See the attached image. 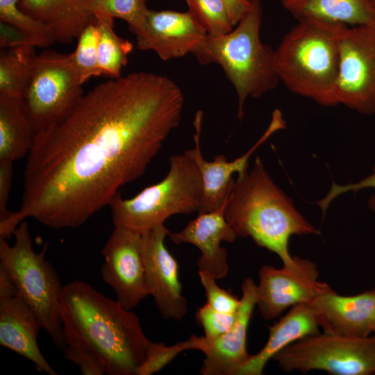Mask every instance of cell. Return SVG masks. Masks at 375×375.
<instances>
[{"label": "cell", "mask_w": 375, "mask_h": 375, "mask_svg": "<svg viewBox=\"0 0 375 375\" xmlns=\"http://www.w3.org/2000/svg\"><path fill=\"white\" fill-rule=\"evenodd\" d=\"M224 213L238 238H251L285 266L296 265L289 251L292 235H320L274 183L258 156L251 169L234 181Z\"/></svg>", "instance_id": "cell-3"}, {"label": "cell", "mask_w": 375, "mask_h": 375, "mask_svg": "<svg viewBox=\"0 0 375 375\" xmlns=\"http://www.w3.org/2000/svg\"><path fill=\"white\" fill-rule=\"evenodd\" d=\"M184 96L169 78L134 72L101 83L71 113L35 135L19 208L0 223L10 238L33 218L53 228L83 224L142 176L180 124Z\"/></svg>", "instance_id": "cell-1"}, {"label": "cell", "mask_w": 375, "mask_h": 375, "mask_svg": "<svg viewBox=\"0 0 375 375\" xmlns=\"http://www.w3.org/2000/svg\"><path fill=\"white\" fill-rule=\"evenodd\" d=\"M82 85L72 53L47 49L35 55L22 101L35 135L71 113L83 95Z\"/></svg>", "instance_id": "cell-8"}, {"label": "cell", "mask_w": 375, "mask_h": 375, "mask_svg": "<svg viewBox=\"0 0 375 375\" xmlns=\"http://www.w3.org/2000/svg\"><path fill=\"white\" fill-rule=\"evenodd\" d=\"M236 312H219L206 303L199 308L196 317L204 331V337L215 339L226 333L232 327L235 320Z\"/></svg>", "instance_id": "cell-33"}, {"label": "cell", "mask_w": 375, "mask_h": 375, "mask_svg": "<svg viewBox=\"0 0 375 375\" xmlns=\"http://www.w3.org/2000/svg\"><path fill=\"white\" fill-rule=\"evenodd\" d=\"M13 235L15 242L12 246L0 238V265L15 284L17 297L31 308L42 329L55 346L62 350L65 346L62 317L64 285L53 267L44 258L47 245L39 253L34 251L26 222L19 224Z\"/></svg>", "instance_id": "cell-7"}, {"label": "cell", "mask_w": 375, "mask_h": 375, "mask_svg": "<svg viewBox=\"0 0 375 375\" xmlns=\"http://www.w3.org/2000/svg\"><path fill=\"white\" fill-rule=\"evenodd\" d=\"M202 117L203 112L199 110L194 119V147L184 152L196 164L202 178L203 198L198 213L212 211L222 206L228 199L233 185V175L238 174L239 176L247 171L249 160L256 149L273 133L285 126L281 112L276 110L267 129L247 152L231 161L222 154L215 156L213 160L208 161L204 158L201 151Z\"/></svg>", "instance_id": "cell-14"}, {"label": "cell", "mask_w": 375, "mask_h": 375, "mask_svg": "<svg viewBox=\"0 0 375 375\" xmlns=\"http://www.w3.org/2000/svg\"><path fill=\"white\" fill-rule=\"evenodd\" d=\"M99 35V19L94 17L79 35L76 49L72 53L82 84L91 77L101 76L98 67Z\"/></svg>", "instance_id": "cell-27"}, {"label": "cell", "mask_w": 375, "mask_h": 375, "mask_svg": "<svg viewBox=\"0 0 375 375\" xmlns=\"http://www.w3.org/2000/svg\"><path fill=\"white\" fill-rule=\"evenodd\" d=\"M241 289V302L232 327L215 339L202 336L201 351L205 358L200 372L203 375H233L251 356L247 351V334L256 306L257 285L247 277Z\"/></svg>", "instance_id": "cell-17"}, {"label": "cell", "mask_w": 375, "mask_h": 375, "mask_svg": "<svg viewBox=\"0 0 375 375\" xmlns=\"http://www.w3.org/2000/svg\"><path fill=\"white\" fill-rule=\"evenodd\" d=\"M135 38L139 49L153 51L169 60L190 53L197 59L208 34L188 11L149 10L145 29Z\"/></svg>", "instance_id": "cell-15"}, {"label": "cell", "mask_w": 375, "mask_h": 375, "mask_svg": "<svg viewBox=\"0 0 375 375\" xmlns=\"http://www.w3.org/2000/svg\"><path fill=\"white\" fill-rule=\"evenodd\" d=\"M13 162H0V223L5 221L11 211L8 209V203L13 175Z\"/></svg>", "instance_id": "cell-35"}, {"label": "cell", "mask_w": 375, "mask_h": 375, "mask_svg": "<svg viewBox=\"0 0 375 375\" xmlns=\"http://www.w3.org/2000/svg\"><path fill=\"white\" fill-rule=\"evenodd\" d=\"M323 332L351 338L368 337L375 329V288L343 296L331 287L310 303Z\"/></svg>", "instance_id": "cell-16"}, {"label": "cell", "mask_w": 375, "mask_h": 375, "mask_svg": "<svg viewBox=\"0 0 375 375\" xmlns=\"http://www.w3.org/2000/svg\"><path fill=\"white\" fill-rule=\"evenodd\" d=\"M147 0H92L91 10L94 16L119 18L128 24L135 35L146 28L149 10Z\"/></svg>", "instance_id": "cell-26"}, {"label": "cell", "mask_w": 375, "mask_h": 375, "mask_svg": "<svg viewBox=\"0 0 375 375\" xmlns=\"http://www.w3.org/2000/svg\"><path fill=\"white\" fill-rule=\"evenodd\" d=\"M0 28L1 48L11 49L20 46H33L26 35L17 28L1 22Z\"/></svg>", "instance_id": "cell-36"}, {"label": "cell", "mask_w": 375, "mask_h": 375, "mask_svg": "<svg viewBox=\"0 0 375 375\" xmlns=\"http://www.w3.org/2000/svg\"><path fill=\"white\" fill-rule=\"evenodd\" d=\"M262 0H251L246 15L230 32L210 36L197 60L218 64L233 84L238 97L239 119L248 97L260 98L280 82L275 51L260 40Z\"/></svg>", "instance_id": "cell-5"}, {"label": "cell", "mask_w": 375, "mask_h": 375, "mask_svg": "<svg viewBox=\"0 0 375 375\" xmlns=\"http://www.w3.org/2000/svg\"><path fill=\"white\" fill-rule=\"evenodd\" d=\"M167 175L135 197L124 199L118 192L110 201L114 226L140 233L164 224L171 216L199 211L203 182L194 161L185 153L170 157Z\"/></svg>", "instance_id": "cell-6"}, {"label": "cell", "mask_w": 375, "mask_h": 375, "mask_svg": "<svg viewBox=\"0 0 375 375\" xmlns=\"http://www.w3.org/2000/svg\"><path fill=\"white\" fill-rule=\"evenodd\" d=\"M64 337L78 340L100 358L109 375H135L150 340L137 315L95 290L74 281L64 285Z\"/></svg>", "instance_id": "cell-2"}, {"label": "cell", "mask_w": 375, "mask_h": 375, "mask_svg": "<svg viewBox=\"0 0 375 375\" xmlns=\"http://www.w3.org/2000/svg\"><path fill=\"white\" fill-rule=\"evenodd\" d=\"M102 280L111 287L117 301L132 310L149 294L142 233L114 226L103 249Z\"/></svg>", "instance_id": "cell-12"}, {"label": "cell", "mask_w": 375, "mask_h": 375, "mask_svg": "<svg viewBox=\"0 0 375 375\" xmlns=\"http://www.w3.org/2000/svg\"><path fill=\"white\" fill-rule=\"evenodd\" d=\"M296 265L276 268L263 265L257 285L258 310L265 320L278 317L285 310L299 304H309L330 288L319 281V271L311 260L295 256Z\"/></svg>", "instance_id": "cell-11"}, {"label": "cell", "mask_w": 375, "mask_h": 375, "mask_svg": "<svg viewBox=\"0 0 375 375\" xmlns=\"http://www.w3.org/2000/svg\"><path fill=\"white\" fill-rule=\"evenodd\" d=\"M373 188L375 190V164L372 172L369 176L355 183L338 185L333 183L329 192L326 197L317 201V205L324 215L331 203L338 196L347 192H357L362 189ZM368 206L375 212V194L369 199Z\"/></svg>", "instance_id": "cell-34"}, {"label": "cell", "mask_w": 375, "mask_h": 375, "mask_svg": "<svg viewBox=\"0 0 375 375\" xmlns=\"http://www.w3.org/2000/svg\"><path fill=\"white\" fill-rule=\"evenodd\" d=\"M35 137L22 97L0 93V162H13L28 154Z\"/></svg>", "instance_id": "cell-23"}, {"label": "cell", "mask_w": 375, "mask_h": 375, "mask_svg": "<svg viewBox=\"0 0 375 375\" xmlns=\"http://www.w3.org/2000/svg\"><path fill=\"white\" fill-rule=\"evenodd\" d=\"M17 294V290L12 279L0 265V299L15 297Z\"/></svg>", "instance_id": "cell-38"}, {"label": "cell", "mask_w": 375, "mask_h": 375, "mask_svg": "<svg viewBox=\"0 0 375 375\" xmlns=\"http://www.w3.org/2000/svg\"><path fill=\"white\" fill-rule=\"evenodd\" d=\"M228 8L232 19L236 25L246 15L251 6V0H223Z\"/></svg>", "instance_id": "cell-37"}, {"label": "cell", "mask_w": 375, "mask_h": 375, "mask_svg": "<svg viewBox=\"0 0 375 375\" xmlns=\"http://www.w3.org/2000/svg\"><path fill=\"white\" fill-rule=\"evenodd\" d=\"M169 233L161 224L142 233L146 281L162 317L180 321L188 313V302L179 281L178 262L165 245Z\"/></svg>", "instance_id": "cell-13"}, {"label": "cell", "mask_w": 375, "mask_h": 375, "mask_svg": "<svg viewBox=\"0 0 375 375\" xmlns=\"http://www.w3.org/2000/svg\"><path fill=\"white\" fill-rule=\"evenodd\" d=\"M227 199L216 210L198 213L182 230L168 235L175 244L195 246L201 252L197 261L199 271L216 280L225 278L228 273L227 250L221 243H233L238 238L225 217Z\"/></svg>", "instance_id": "cell-18"}, {"label": "cell", "mask_w": 375, "mask_h": 375, "mask_svg": "<svg viewBox=\"0 0 375 375\" xmlns=\"http://www.w3.org/2000/svg\"><path fill=\"white\" fill-rule=\"evenodd\" d=\"M19 0H0V20L22 32L35 47L46 48L55 41L48 28L26 14L18 6Z\"/></svg>", "instance_id": "cell-29"}, {"label": "cell", "mask_w": 375, "mask_h": 375, "mask_svg": "<svg viewBox=\"0 0 375 375\" xmlns=\"http://www.w3.org/2000/svg\"><path fill=\"white\" fill-rule=\"evenodd\" d=\"M285 372L321 370L333 375L375 374V335L351 338L324 333L304 337L274 358Z\"/></svg>", "instance_id": "cell-9"}, {"label": "cell", "mask_w": 375, "mask_h": 375, "mask_svg": "<svg viewBox=\"0 0 375 375\" xmlns=\"http://www.w3.org/2000/svg\"><path fill=\"white\" fill-rule=\"evenodd\" d=\"M372 5L375 8V0H369Z\"/></svg>", "instance_id": "cell-39"}, {"label": "cell", "mask_w": 375, "mask_h": 375, "mask_svg": "<svg viewBox=\"0 0 375 375\" xmlns=\"http://www.w3.org/2000/svg\"><path fill=\"white\" fill-rule=\"evenodd\" d=\"M346 26L312 18L298 20L274 50L280 81L319 105H338L339 40Z\"/></svg>", "instance_id": "cell-4"}, {"label": "cell", "mask_w": 375, "mask_h": 375, "mask_svg": "<svg viewBox=\"0 0 375 375\" xmlns=\"http://www.w3.org/2000/svg\"><path fill=\"white\" fill-rule=\"evenodd\" d=\"M198 274L206 292V303L222 312L235 313L238 311L240 299L219 287L216 279L211 275L200 271H198Z\"/></svg>", "instance_id": "cell-32"}, {"label": "cell", "mask_w": 375, "mask_h": 375, "mask_svg": "<svg viewBox=\"0 0 375 375\" xmlns=\"http://www.w3.org/2000/svg\"><path fill=\"white\" fill-rule=\"evenodd\" d=\"M297 21L312 18L349 26L375 27V8L369 0H278Z\"/></svg>", "instance_id": "cell-22"}, {"label": "cell", "mask_w": 375, "mask_h": 375, "mask_svg": "<svg viewBox=\"0 0 375 375\" xmlns=\"http://www.w3.org/2000/svg\"><path fill=\"white\" fill-rule=\"evenodd\" d=\"M338 104L375 115V27L346 26L339 40Z\"/></svg>", "instance_id": "cell-10"}, {"label": "cell", "mask_w": 375, "mask_h": 375, "mask_svg": "<svg viewBox=\"0 0 375 375\" xmlns=\"http://www.w3.org/2000/svg\"><path fill=\"white\" fill-rule=\"evenodd\" d=\"M92 0H19V8L45 26L55 42L71 43L93 19Z\"/></svg>", "instance_id": "cell-21"}, {"label": "cell", "mask_w": 375, "mask_h": 375, "mask_svg": "<svg viewBox=\"0 0 375 375\" xmlns=\"http://www.w3.org/2000/svg\"><path fill=\"white\" fill-rule=\"evenodd\" d=\"M40 328L38 316L19 297L0 299V345L32 362L38 372L57 375L38 347Z\"/></svg>", "instance_id": "cell-19"}, {"label": "cell", "mask_w": 375, "mask_h": 375, "mask_svg": "<svg viewBox=\"0 0 375 375\" xmlns=\"http://www.w3.org/2000/svg\"><path fill=\"white\" fill-rule=\"evenodd\" d=\"M374 335H375V329H374Z\"/></svg>", "instance_id": "cell-40"}, {"label": "cell", "mask_w": 375, "mask_h": 375, "mask_svg": "<svg viewBox=\"0 0 375 375\" xmlns=\"http://www.w3.org/2000/svg\"><path fill=\"white\" fill-rule=\"evenodd\" d=\"M201 347L202 337L194 335L171 346L150 341L145 358L137 369L135 375H151L158 372L181 353L188 350L201 351Z\"/></svg>", "instance_id": "cell-30"}, {"label": "cell", "mask_w": 375, "mask_h": 375, "mask_svg": "<svg viewBox=\"0 0 375 375\" xmlns=\"http://www.w3.org/2000/svg\"><path fill=\"white\" fill-rule=\"evenodd\" d=\"M319 324L309 304H299L269 328V337L257 353L251 355L233 375H261L269 360L299 340L319 333Z\"/></svg>", "instance_id": "cell-20"}, {"label": "cell", "mask_w": 375, "mask_h": 375, "mask_svg": "<svg viewBox=\"0 0 375 375\" xmlns=\"http://www.w3.org/2000/svg\"><path fill=\"white\" fill-rule=\"evenodd\" d=\"M99 22L98 67L101 75L117 78L122 76V70L127 64L128 56L133 44L117 35L114 31V19L111 17L94 16Z\"/></svg>", "instance_id": "cell-24"}, {"label": "cell", "mask_w": 375, "mask_h": 375, "mask_svg": "<svg viewBox=\"0 0 375 375\" xmlns=\"http://www.w3.org/2000/svg\"><path fill=\"white\" fill-rule=\"evenodd\" d=\"M35 47L8 49L0 54V93L22 97L27 86Z\"/></svg>", "instance_id": "cell-25"}, {"label": "cell", "mask_w": 375, "mask_h": 375, "mask_svg": "<svg viewBox=\"0 0 375 375\" xmlns=\"http://www.w3.org/2000/svg\"><path fill=\"white\" fill-rule=\"evenodd\" d=\"M188 12L210 36L226 34L235 24L223 0H185Z\"/></svg>", "instance_id": "cell-28"}, {"label": "cell", "mask_w": 375, "mask_h": 375, "mask_svg": "<svg viewBox=\"0 0 375 375\" xmlns=\"http://www.w3.org/2000/svg\"><path fill=\"white\" fill-rule=\"evenodd\" d=\"M65 340L64 357L78 365L82 374H106L101 360L88 346L75 338L66 337Z\"/></svg>", "instance_id": "cell-31"}]
</instances>
